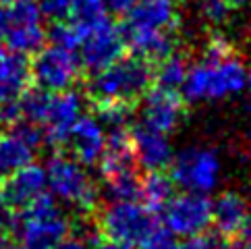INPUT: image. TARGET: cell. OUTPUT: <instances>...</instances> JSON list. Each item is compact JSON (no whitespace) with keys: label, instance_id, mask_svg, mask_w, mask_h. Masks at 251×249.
Masks as SVG:
<instances>
[{"label":"cell","instance_id":"6da1fadb","mask_svg":"<svg viewBox=\"0 0 251 249\" xmlns=\"http://www.w3.org/2000/svg\"><path fill=\"white\" fill-rule=\"evenodd\" d=\"M178 13L175 0H137L123 23L125 46L143 60H162L175 52Z\"/></svg>","mask_w":251,"mask_h":249},{"label":"cell","instance_id":"7a4b0ae2","mask_svg":"<svg viewBox=\"0 0 251 249\" xmlns=\"http://www.w3.org/2000/svg\"><path fill=\"white\" fill-rule=\"evenodd\" d=\"M154 81V69L139 56H121L108 67L96 71L89 79V94L96 104H127L150 90Z\"/></svg>","mask_w":251,"mask_h":249},{"label":"cell","instance_id":"3957f363","mask_svg":"<svg viewBox=\"0 0 251 249\" xmlns=\"http://www.w3.org/2000/svg\"><path fill=\"white\" fill-rule=\"evenodd\" d=\"M245 69L232 54L222 58L203 56L200 62L187 69L185 81L181 85L183 98L189 102L220 100L239 94L245 87Z\"/></svg>","mask_w":251,"mask_h":249},{"label":"cell","instance_id":"277c9868","mask_svg":"<svg viewBox=\"0 0 251 249\" xmlns=\"http://www.w3.org/2000/svg\"><path fill=\"white\" fill-rule=\"evenodd\" d=\"M13 233L25 249H54L71 233V224L58 201L44 191L15 214Z\"/></svg>","mask_w":251,"mask_h":249},{"label":"cell","instance_id":"5b68a950","mask_svg":"<svg viewBox=\"0 0 251 249\" xmlns=\"http://www.w3.org/2000/svg\"><path fill=\"white\" fill-rule=\"evenodd\" d=\"M44 171H46V185L56 201L67 203L79 212H89L96 208L98 185L79 160L56 152L48 158Z\"/></svg>","mask_w":251,"mask_h":249},{"label":"cell","instance_id":"8992f818","mask_svg":"<svg viewBox=\"0 0 251 249\" xmlns=\"http://www.w3.org/2000/svg\"><path fill=\"white\" fill-rule=\"evenodd\" d=\"M156 228L154 212L137 199L110 201L100 214V233L125 245H139Z\"/></svg>","mask_w":251,"mask_h":249},{"label":"cell","instance_id":"52a82bcc","mask_svg":"<svg viewBox=\"0 0 251 249\" xmlns=\"http://www.w3.org/2000/svg\"><path fill=\"white\" fill-rule=\"evenodd\" d=\"M29 71L35 87L50 94H58L71 90L79 79L81 60H79V54L75 50L60 48L52 44V46L40 48L35 52L33 60L29 62Z\"/></svg>","mask_w":251,"mask_h":249},{"label":"cell","instance_id":"ba28073f","mask_svg":"<svg viewBox=\"0 0 251 249\" xmlns=\"http://www.w3.org/2000/svg\"><path fill=\"white\" fill-rule=\"evenodd\" d=\"M170 179L183 191L210 193L220 181V160L212 149L189 148L170 160Z\"/></svg>","mask_w":251,"mask_h":249},{"label":"cell","instance_id":"9c48e42d","mask_svg":"<svg viewBox=\"0 0 251 249\" xmlns=\"http://www.w3.org/2000/svg\"><path fill=\"white\" fill-rule=\"evenodd\" d=\"M162 212L164 226L175 237L187 239L200 235L212 224V201L205 193L185 191L181 195H173Z\"/></svg>","mask_w":251,"mask_h":249},{"label":"cell","instance_id":"30bf717a","mask_svg":"<svg viewBox=\"0 0 251 249\" xmlns=\"http://www.w3.org/2000/svg\"><path fill=\"white\" fill-rule=\"evenodd\" d=\"M77 50L81 65L92 71V73H96V71L108 67L110 62L123 56L125 52L123 31L110 19H104L81 33Z\"/></svg>","mask_w":251,"mask_h":249},{"label":"cell","instance_id":"8fae6325","mask_svg":"<svg viewBox=\"0 0 251 249\" xmlns=\"http://www.w3.org/2000/svg\"><path fill=\"white\" fill-rule=\"evenodd\" d=\"M83 112V100L81 96L73 90L58 92L50 96V106L46 121L42 124L44 131V141L48 146H65L69 139V133L73 124Z\"/></svg>","mask_w":251,"mask_h":249},{"label":"cell","instance_id":"7c38bea8","mask_svg":"<svg viewBox=\"0 0 251 249\" xmlns=\"http://www.w3.org/2000/svg\"><path fill=\"white\" fill-rule=\"evenodd\" d=\"M183 117V98L175 90L154 87L143 94L141 104V124L168 135L176 129Z\"/></svg>","mask_w":251,"mask_h":249},{"label":"cell","instance_id":"4fadbf2b","mask_svg":"<svg viewBox=\"0 0 251 249\" xmlns=\"http://www.w3.org/2000/svg\"><path fill=\"white\" fill-rule=\"evenodd\" d=\"M46 171L31 162L19 168L17 173L8 174L0 183V198L4 199V203L11 210L19 212L25 206H29L35 198H40L46 191Z\"/></svg>","mask_w":251,"mask_h":249},{"label":"cell","instance_id":"5bb4252c","mask_svg":"<svg viewBox=\"0 0 251 249\" xmlns=\"http://www.w3.org/2000/svg\"><path fill=\"white\" fill-rule=\"evenodd\" d=\"M129 135H131V149L135 164L146 168L148 173L162 171V168L170 164L173 146H170L164 133L150 129L146 124H137V127L129 129Z\"/></svg>","mask_w":251,"mask_h":249},{"label":"cell","instance_id":"9a60e30c","mask_svg":"<svg viewBox=\"0 0 251 249\" xmlns=\"http://www.w3.org/2000/svg\"><path fill=\"white\" fill-rule=\"evenodd\" d=\"M67 144L73 149L75 160L83 166H94L100 162V158L106 149V129L104 123L96 117H79L73 129L69 133Z\"/></svg>","mask_w":251,"mask_h":249},{"label":"cell","instance_id":"2e32d148","mask_svg":"<svg viewBox=\"0 0 251 249\" xmlns=\"http://www.w3.org/2000/svg\"><path fill=\"white\" fill-rule=\"evenodd\" d=\"M31 83L29 60L19 52H4L0 58V104L19 102Z\"/></svg>","mask_w":251,"mask_h":249},{"label":"cell","instance_id":"e0dca14e","mask_svg":"<svg viewBox=\"0 0 251 249\" xmlns=\"http://www.w3.org/2000/svg\"><path fill=\"white\" fill-rule=\"evenodd\" d=\"M247 201L235 191L220 193L216 201H212V222L222 237H237L247 224Z\"/></svg>","mask_w":251,"mask_h":249},{"label":"cell","instance_id":"ac0fdd59","mask_svg":"<svg viewBox=\"0 0 251 249\" xmlns=\"http://www.w3.org/2000/svg\"><path fill=\"white\" fill-rule=\"evenodd\" d=\"M175 183L162 171H151L143 179H139V198L141 203L151 212L162 210L173 198Z\"/></svg>","mask_w":251,"mask_h":249},{"label":"cell","instance_id":"d6986e66","mask_svg":"<svg viewBox=\"0 0 251 249\" xmlns=\"http://www.w3.org/2000/svg\"><path fill=\"white\" fill-rule=\"evenodd\" d=\"M33 156L35 149L13 133L0 135V179H6L8 174L17 173L19 168L31 164Z\"/></svg>","mask_w":251,"mask_h":249},{"label":"cell","instance_id":"ffe728a7","mask_svg":"<svg viewBox=\"0 0 251 249\" xmlns=\"http://www.w3.org/2000/svg\"><path fill=\"white\" fill-rule=\"evenodd\" d=\"M6 46L19 54H35L46 40L44 23H23V25H8L4 33Z\"/></svg>","mask_w":251,"mask_h":249},{"label":"cell","instance_id":"44dd1931","mask_svg":"<svg viewBox=\"0 0 251 249\" xmlns=\"http://www.w3.org/2000/svg\"><path fill=\"white\" fill-rule=\"evenodd\" d=\"M67 17L79 29V33H83L85 29L108 19V6L104 0H71Z\"/></svg>","mask_w":251,"mask_h":249},{"label":"cell","instance_id":"7402d4cb","mask_svg":"<svg viewBox=\"0 0 251 249\" xmlns=\"http://www.w3.org/2000/svg\"><path fill=\"white\" fill-rule=\"evenodd\" d=\"M160 65L154 71V81L158 83V87H164V90H178L185 81V75H187V69L189 65L185 62L183 56H176L175 52L170 56L158 60Z\"/></svg>","mask_w":251,"mask_h":249},{"label":"cell","instance_id":"603a6c76","mask_svg":"<svg viewBox=\"0 0 251 249\" xmlns=\"http://www.w3.org/2000/svg\"><path fill=\"white\" fill-rule=\"evenodd\" d=\"M104 185L110 201H125L139 198V179L135 174V168L104 176Z\"/></svg>","mask_w":251,"mask_h":249},{"label":"cell","instance_id":"cb8c5ba5","mask_svg":"<svg viewBox=\"0 0 251 249\" xmlns=\"http://www.w3.org/2000/svg\"><path fill=\"white\" fill-rule=\"evenodd\" d=\"M46 35L52 40L54 46L69 48V50H75V52L79 48V40H81V33H79V29L71 21H67V23L65 21H56Z\"/></svg>","mask_w":251,"mask_h":249},{"label":"cell","instance_id":"d4e9b609","mask_svg":"<svg viewBox=\"0 0 251 249\" xmlns=\"http://www.w3.org/2000/svg\"><path fill=\"white\" fill-rule=\"evenodd\" d=\"M178 243L175 241V235L166 228H154L151 233L139 243V249H176Z\"/></svg>","mask_w":251,"mask_h":249},{"label":"cell","instance_id":"484cf974","mask_svg":"<svg viewBox=\"0 0 251 249\" xmlns=\"http://www.w3.org/2000/svg\"><path fill=\"white\" fill-rule=\"evenodd\" d=\"M176 249H226V245H224L222 239H218L216 235L200 233V235L187 237Z\"/></svg>","mask_w":251,"mask_h":249},{"label":"cell","instance_id":"4316f807","mask_svg":"<svg viewBox=\"0 0 251 249\" xmlns=\"http://www.w3.org/2000/svg\"><path fill=\"white\" fill-rule=\"evenodd\" d=\"M228 8H230L228 0H201L203 15L208 17L210 21H214V23H220V21L226 19Z\"/></svg>","mask_w":251,"mask_h":249},{"label":"cell","instance_id":"83f0119b","mask_svg":"<svg viewBox=\"0 0 251 249\" xmlns=\"http://www.w3.org/2000/svg\"><path fill=\"white\" fill-rule=\"evenodd\" d=\"M69 4H71V0H42L40 11L44 17H50L54 21H62L69 13Z\"/></svg>","mask_w":251,"mask_h":249},{"label":"cell","instance_id":"f1b7e54d","mask_svg":"<svg viewBox=\"0 0 251 249\" xmlns=\"http://www.w3.org/2000/svg\"><path fill=\"white\" fill-rule=\"evenodd\" d=\"M13 224H15V210L8 208L6 203H4V199L0 198V230H4V233H11Z\"/></svg>","mask_w":251,"mask_h":249},{"label":"cell","instance_id":"f546056e","mask_svg":"<svg viewBox=\"0 0 251 249\" xmlns=\"http://www.w3.org/2000/svg\"><path fill=\"white\" fill-rule=\"evenodd\" d=\"M54 249H92V243H89L87 239L79 237V235H73V237L67 235Z\"/></svg>","mask_w":251,"mask_h":249},{"label":"cell","instance_id":"4dcf8cb0","mask_svg":"<svg viewBox=\"0 0 251 249\" xmlns=\"http://www.w3.org/2000/svg\"><path fill=\"white\" fill-rule=\"evenodd\" d=\"M92 249H131V247L119 241H112L108 237H96L92 241Z\"/></svg>","mask_w":251,"mask_h":249},{"label":"cell","instance_id":"1f68e13d","mask_svg":"<svg viewBox=\"0 0 251 249\" xmlns=\"http://www.w3.org/2000/svg\"><path fill=\"white\" fill-rule=\"evenodd\" d=\"M104 2L114 13H127L129 8L137 2V0H104Z\"/></svg>","mask_w":251,"mask_h":249},{"label":"cell","instance_id":"d6a6232c","mask_svg":"<svg viewBox=\"0 0 251 249\" xmlns=\"http://www.w3.org/2000/svg\"><path fill=\"white\" fill-rule=\"evenodd\" d=\"M239 241H237V247L239 249H251V222L247 220V224L239 230Z\"/></svg>","mask_w":251,"mask_h":249},{"label":"cell","instance_id":"836d02e7","mask_svg":"<svg viewBox=\"0 0 251 249\" xmlns=\"http://www.w3.org/2000/svg\"><path fill=\"white\" fill-rule=\"evenodd\" d=\"M8 27V17H6V6H0V38H4Z\"/></svg>","mask_w":251,"mask_h":249},{"label":"cell","instance_id":"e575fe53","mask_svg":"<svg viewBox=\"0 0 251 249\" xmlns=\"http://www.w3.org/2000/svg\"><path fill=\"white\" fill-rule=\"evenodd\" d=\"M8 233H4V230H0V249H8Z\"/></svg>","mask_w":251,"mask_h":249},{"label":"cell","instance_id":"d590c367","mask_svg":"<svg viewBox=\"0 0 251 249\" xmlns=\"http://www.w3.org/2000/svg\"><path fill=\"white\" fill-rule=\"evenodd\" d=\"M245 87H249V92H251V71H249L247 77H245Z\"/></svg>","mask_w":251,"mask_h":249},{"label":"cell","instance_id":"8d00e7d4","mask_svg":"<svg viewBox=\"0 0 251 249\" xmlns=\"http://www.w3.org/2000/svg\"><path fill=\"white\" fill-rule=\"evenodd\" d=\"M228 2H230V6H232V4H235V6H237V4H245V2H247V0H228Z\"/></svg>","mask_w":251,"mask_h":249},{"label":"cell","instance_id":"74e56055","mask_svg":"<svg viewBox=\"0 0 251 249\" xmlns=\"http://www.w3.org/2000/svg\"><path fill=\"white\" fill-rule=\"evenodd\" d=\"M11 2H13V0H0V6H8Z\"/></svg>","mask_w":251,"mask_h":249},{"label":"cell","instance_id":"f35d334b","mask_svg":"<svg viewBox=\"0 0 251 249\" xmlns=\"http://www.w3.org/2000/svg\"><path fill=\"white\" fill-rule=\"evenodd\" d=\"M8 249H25L23 245H8Z\"/></svg>","mask_w":251,"mask_h":249},{"label":"cell","instance_id":"ab89813d","mask_svg":"<svg viewBox=\"0 0 251 249\" xmlns=\"http://www.w3.org/2000/svg\"><path fill=\"white\" fill-rule=\"evenodd\" d=\"M4 56V48H2V44H0V58Z\"/></svg>","mask_w":251,"mask_h":249},{"label":"cell","instance_id":"60d3db41","mask_svg":"<svg viewBox=\"0 0 251 249\" xmlns=\"http://www.w3.org/2000/svg\"><path fill=\"white\" fill-rule=\"evenodd\" d=\"M249 152H251V135H249Z\"/></svg>","mask_w":251,"mask_h":249}]
</instances>
